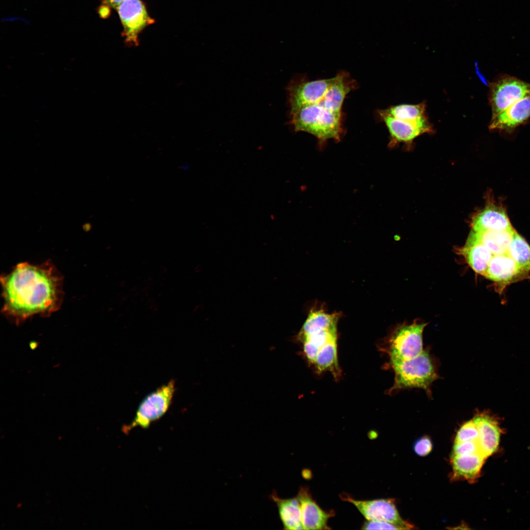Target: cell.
Segmentation results:
<instances>
[{
    "mask_svg": "<svg viewBox=\"0 0 530 530\" xmlns=\"http://www.w3.org/2000/svg\"><path fill=\"white\" fill-rule=\"evenodd\" d=\"M507 253L525 272L530 270V246L516 231Z\"/></svg>",
    "mask_w": 530,
    "mask_h": 530,
    "instance_id": "obj_23",
    "label": "cell"
},
{
    "mask_svg": "<svg viewBox=\"0 0 530 530\" xmlns=\"http://www.w3.org/2000/svg\"><path fill=\"white\" fill-rule=\"evenodd\" d=\"M342 498L353 504L367 520L387 522L398 526L403 530L412 528L401 519L393 499L357 500L347 495Z\"/></svg>",
    "mask_w": 530,
    "mask_h": 530,
    "instance_id": "obj_10",
    "label": "cell"
},
{
    "mask_svg": "<svg viewBox=\"0 0 530 530\" xmlns=\"http://www.w3.org/2000/svg\"><path fill=\"white\" fill-rule=\"evenodd\" d=\"M525 271L507 253L493 255L484 275L495 282L506 284Z\"/></svg>",
    "mask_w": 530,
    "mask_h": 530,
    "instance_id": "obj_15",
    "label": "cell"
},
{
    "mask_svg": "<svg viewBox=\"0 0 530 530\" xmlns=\"http://www.w3.org/2000/svg\"><path fill=\"white\" fill-rule=\"evenodd\" d=\"M337 314L311 310L299 333L308 360L319 371L339 373Z\"/></svg>",
    "mask_w": 530,
    "mask_h": 530,
    "instance_id": "obj_2",
    "label": "cell"
},
{
    "mask_svg": "<svg viewBox=\"0 0 530 530\" xmlns=\"http://www.w3.org/2000/svg\"><path fill=\"white\" fill-rule=\"evenodd\" d=\"M4 300L2 311L17 321L58 310L63 298L62 278L47 262L40 265L18 264L0 277Z\"/></svg>",
    "mask_w": 530,
    "mask_h": 530,
    "instance_id": "obj_1",
    "label": "cell"
},
{
    "mask_svg": "<svg viewBox=\"0 0 530 530\" xmlns=\"http://www.w3.org/2000/svg\"><path fill=\"white\" fill-rule=\"evenodd\" d=\"M353 83L345 73L338 74L319 104L333 113L342 116L343 104L346 95L353 88Z\"/></svg>",
    "mask_w": 530,
    "mask_h": 530,
    "instance_id": "obj_16",
    "label": "cell"
},
{
    "mask_svg": "<svg viewBox=\"0 0 530 530\" xmlns=\"http://www.w3.org/2000/svg\"><path fill=\"white\" fill-rule=\"evenodd\" d=\"M125 0H103V8H112L117 9L119 5Z\"/></svg>",
    "mask_w": 530,
    "mask_h": 530,
    "instance_id": "obj_28",
    "label": "cell"
},
{
    "mask_svg": "<svg viewBox=\"0 0 530 530\" xmlns=\"http://www.w3.org/2000/svg\"><path fill=\"white\" fill-rule=\"evenodd\" d=\"M472 226L474 231L512 228L505 211L494 205H489L479 212L474 218Z\"/></svg>",
    "mask_w": 530,
    "mask_h": 530,
    "instance_id": "obj_17",
    "label": "cell"
},
{
    "mask_svg": "<svg viewBox=\"0 0 530 530\" xmlns=\"http://www.w3.org/2000/svg\"><path fill=\"white\" fill-rule=\"evenodd\" d=\"M426 324L415 322L399 326L395 331L389 341L391 362L411 359L424 351L423 333Z\"/></svg>",
    "mask_w": 530,
    "mask_h": 530,
    "instance_id": "obj_6",
    "label": "cell"
},
{
    "mask_svg": "<svg viewBox=\"0 0 530 530\" xmlns=\"http://www.w3.org/2000/svg\"><path fill=\"white\" fill-rule=\"evenodd\" d=\"M175 382L171 380L148 395L138 407L128 428L139 426L146 428L161 418L168 410L175 392Z\"/></svg>",
    "mask_w": 530,
    "mask_h": 530,
    "instance_id": "obj_5",
    "label": "cell"
},
{
    "mask_svg": "<svg viewBox=\"0 0 530 530\" xmlns=\"http://www.w3.org/2000/svg\"><path fill=\"white\" fill-rule=\"evenodd\" d=\"M432 444L430 439L427 436L418 440L414 444V450L419 455L425 456L432 450Z\"/></svg>",
    "mask_w": 530,
    "mask_h": 530,
    "instance_id": "obj_27",
    "label": "cell"
},
{
    "mask_svg": "<svg viewBox=\"0 0 530 530\" xmlns=\"http://www.w3.org/2000/svg\"><path fill=\"white\" fill-rule=\"evenodd\" d=\"M479 433L477 427L473 420L464 424L458 430L455 443L467 441H477Z\"/></svg>",
    "mask_w": 530,
    "mask_h": 530,
    "instance_id": "obj_24",
    "label": "cell"
},
{
    "mask_svg": "<svg viewBox=\"0 0 530 530\" xmlns=\"http://www.w3.org/2000/svg\"><path fill=\"white\" fill-rule=\"evenodd\" d=\"M123 27L122 35L126 44L137 46L140 32L154 20L151 18L141 0H125L117 8Z\"/></svg>",
    "mask_w": 530,
    "mask_h": 530,
    "instance_id": "obj_9",
    "label": "cell"
},
{
    "mask_svg": "<svg viewBox=\"0 0 530 530\" xmlns=\"http://www.w3.org/2000/svg\"><path fill=\"white\" fill-rule=\"evenodd\" d=\"M472 420L479 433L477 442L480 452L486 458L498 448L500 437L498 423L487 412L479 413Z\"/></svg>",
    "mask_w": 530,
    "mask_h": 530,
    "instance_id": "obj_14",
    "label": "cell"
},
{
    "mask_svg": "<svg viewBox=\"0 0 530 530\" xmlns=\"http://www.w3.org/2000/svg\"><path fill=\"white\" fill-rule=\"evenodd\" d=\"M382 121L387 126L392 145L398 142L410 143L420 135L432 132V127L429 122L414 123L394 118L382 110L378 111Z\"/></svg>",
    "mask_w": 530,
    "mask_h": 530,
    "instance_id": "obj_12",
    "label": "cell"
},
{
    "mask_svg": "<svg viewBox=\"0 0 530 530\" xmlns=\"http://www.w3.org/2000/svg\"><path fill=\"white\" fill-rule=\"evenodd\" d=\"M477 452L480 453L477 441L455 443L453 449V455H465Z\"/></svg>",
    "mask_w": 530,
    "mask_h": 530,
    "instance_id": "obj_25",
    "label": "cell"
},
{
    "mask_svg": "<svg viewBox=\"0 0 530 530\" xmlns=\"http://www.w3.org/2000/svg\"><path fill=\"white\" fill-rule=\"evenodd\" d=\"M271 496L278 507L279 516L284 529L304 530L300 506L297 498L281 499L275 494H272Z\"/></svg>",
    "mask_w": 530,
    "mask_h": 530,
    "instance_id": "obj_21",
    "label": "cell"
},
{
    "mask_svg": "<svg viewBox=\"0 0 530 530\" xmlns=\"http://www.w3.org/2000/svg\"><path fill=\"white\" fill-rule=\"evenodd\" d=\"M363 530H403L395 524L381 521L367 520L362 526Z\"/></svg>",
    "mask_w": 530,
    "mask_h": 530,
    "instance_id": "obj_26",
    "label": "cell"
},
{
    "mask_svg": "<svg viewBox=\"0 0 530 530\" xmlns=\"http://www.w3.org/2000/svg\"><path fill=\"white\" fill-rule=\"evenodd\" d=\"M387 114L398 119L424 123L429 122L426 114L425 103L418 104H401L382 110Z\"/></svg>",
    "mask_w": 530,
    "mask_h": 530,
    "instance_id": "obj_22",
    "label": "cell"
},
{
    "mask_svg": "<svg viewBox=\"0 0 530 530\" xmlns=\"http://www.w3.org/2000/svg\"><path fill=\"white\" fill-rule=\"evenodd\" d=\"M530 94V83L509 76H504L496 80L490 86L489 101L492 118Z\"/></svg>",
    "mask_w": 530,
    "mask_h": 530,
    "instance_id": "obj_8",
    "label": "cell"
},
{
    "mask_svg": "<svg viewBox=\"0 0 530 530\" xmlns=\"http://www.w3.org/2000/svg\"><path fill=\"white\" fill-rule=\"evenodd\" d=\"M299 501L302 524L304 530H327L330 518L334 515L333 511L323 510L313 499L307 487H301L296 497Z\"/></svg>",
    "mask_w": 530,
    "mask_h": 530,
    "instance_id": "obj_11",
    "label": "cell"
},
{
    "mask_svg": "<svg viewBox=\"0 0 530 530\" xmlns=\"http://www.w3.org/2000/svg\"><path fill=\"white\" fill-rule=\"evenodd\" d=\"M291 117L290 124L296 132L312 134L321 143L329 139H340L342 116L333 113L319 103L304 107Z\"/></svg>",
    "mask_w": 530,
    "mask_h": 530,
    "instance_id": "obj_3",
    "label": "cell"
},
{
    "mask_svg": "<svg viewBox=\"0 0 530 530\" xmlns=\"http://www.w3.org/2000/svg\"><path fill=\"white\" fill-rule=\"evenodd\" d=\"M395 373L392 390L418 388L429 393L430 386L438 376L429 353L424 350L410 360L391 362Z\"/></svg>",
    "mask_w": 530,
    "mask_h": 530,
    "instance_id": "obj_4",
    "label": "cell"
},
{
    "mask_svg": "<svg viewBox=\"0 0 530 530\" xmlns=\"http://www.w3.org/2000/svg\"><path fill=\"white\" fill-rule=\"evenodd\" d=\"M530 118V94L516 102L492 118L489 128L511 131Z\"/></svg>",
    "mask_w": 530,
    "mask_h": 530,
    "instance_id": "obj_13",
    "label": "cell"
},
{
    "mask_svg": "<svg viewBox=\"0 0 530 530\" xmlns=\"http://www.w3.org/2000/svg\"><path fill=\"white\" fill-rule=\"evenodd\" d=\"M460 252L470 267L476 272L484 276L493 256L491 252L481 242L470 236Z\"/></svg>",
    "mask_w": 530,
    "mask_h": 530,
    "instance_id": "obj_19",
    "label": "cell"
},
{
    "mask_svg": "<svg viewBox=\"0 0 530 530\" xmlns=\"http://www.w3.org/2000/svg\"><path fill=\"white\" fill-rule=\"evenodd\" d=\"M485 459L479 452L453 455L452 466L453 477L468 480H474L478 476Z\"/></svg>",
    "mask_w": 530,
    "mask_h": 530,
    "instance_id": "obj_20",
    "label": "cell"
},
{
    "mask_svg": "<svg viewBox=\"0 0 530 530\" xmlns=\"http://www.w3.org/2000/svg\"><path fill=\"white\" fill-rule=\"evenodd\" d=\"M515 232L513 228L501 230L473 231L470 236L481 242L493 255H499L507 252Z\"/></svg>",
    "mask_w": 530,
    "mask_h": 530,
    "instance_id": "obj_18",
    "label": "cell"
},
{
    "mask_svg": "<svg viewBox=\"0 0 530 530\" xmlns=\"http://www.w3.org/2000/svg\"><path fill=\"white\" fill-rule=\"evenodd\" d=\"M335 80V77L312 81L302 79L292 80L287 88L290 115L304 107L319 103Z\"/></svg>",
    "mask_w": 530,
    "mask_h": 530,
    "instance_id": "obj_7",
    "label": "cell"
}]
</instances>
